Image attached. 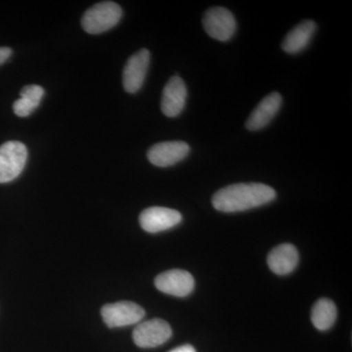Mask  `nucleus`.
<instances>
[{"instance_id": "10", "label": "nucleus", "mask_w": 352, "mask_h": 352, "mask_svg": "<svg viewBox=\"0 0 352 352\" xmlns=\"http://www.w3.org/2000/svg\"><path fill=\"white\" fill-rule=\"evenodd\" d=\"M189 145L183 141H168L157 143L147 153L150 163L160 168L173 166L188 156Z\"/></svg>"}, {"instance_id": "11", "label": "nucleus", "mask_w": 352, "mask_h": 352, "mask_svg": "<svg viewBox=\"0 0 352 352\" xmlns=\"http://www.w3.org/2000/svg\"><path fill=\"white\" fill-rule=\"evenodd\" d=\"M187 98V87L180 76H175L164 88L161 109L164 115L175 118L182 113Z\"/></svg>"}, {"instance_id": "2", "label": "nucleus", "mask_w": 352, "mask_h": 352, "mask_svg": "<svg viewBox=\"0 0 352 352\" xmlns=\"http://www.w3.org/2000/svg\"><path fill=\"white\" fill-rule=\"evenodd\" d=\"M122 10L119 4L103 1L94 4L83 14V30L90 34H99L112 29L122 19Z\"/></svg>"}, {"instance_id": "15", "label": "nucleus", "mask_w": 352, "mask_h": 352, "mask_svg": "<svg viewBox=\"0 0 352 352\" xmlns=\"http://www.w3.org/2000/svg\"><path fill=\"white\" fill-rule=\"evenodd\" d=\"M337 307L328 298L317 300L312 307L311 322L314 327L320 331L329 330L337 319Z\"/></svg>"}, {"instance_id": "14", "label": "nucleus", "mask_w": 352, "mask_h": 352, "mask_svg": "<svg viewBox=\"0 0 352 352\" xmlns=\"http://www.w3.org/2000/svg\"><path fill=\"white\" fill-rule=\"evenodd\" d=\"M316 24L311 20H305L291 30L282 41V50L289 54H296L307 47L314 32Z\"/></svg>"}, {"instance_id": "16", "label": "nucleus", "mask_w": 352, "mask_h": 352, "mask_svg": "<svg viewBox=\"0 0 352 352\" xmlns=\"http://www.w3.org/2000/svg\"><path fill=\"white\" fill-rule=\"evenodd\" d=\"M20 94L22 98L28 99V100L39 106L44 95V89L41 85H25L21 90Z\"/></svg>"}, {"instance_id": "8", "label": "nucleus", "mask_w": 352, "mask_h": 352, "mask_svg": "<svg viewBox=\"0 0 352 352\" xmlns=\"http://www.w3.org/2000/svg\"><path fill=\"white\" fill-rule=\"evenodd\" d=\"M155 286L166 295L184 298L193 292L195 281L188 271L171 270L157 276Z\"/></svg>"}, {"instance_id": "18", "label": "nucleus", "mask_w": 352, "mask_h": 352, "mask_svg": "<svg viewBox=\"0 0 352 352\" xmlns=\"http://www.w3.org/2000/svg\"><path fill=\"white\" fill-rule=\"evenodd\" d=\"M12 55V50L9 47H0V66L6 63L7 60Z\"/></svg>"}, {"instance_id": "12", "label": "nucleus", "mask_w": 352, "mask_h": 352, "mask_svg": "<svg viewBox=\"0 0 352 352\" xmlns=\"http://www.w3.org/2000/svg\"><path fill=\"white\" fill-rule=\"evenodd\" d=\"M282 105V96L278 92H272L264 97L258 105L252 111L245 122V127L251 131L264 129L274 119Z\"/></svg>"}, {"instance_id": "17", "label": "nucleus", "mask_w": 352, "mask_h": 352, "mask_svg": "<svg viewBox=\"0 0 352 352\" xmlns=\"http://www.w3.org/2000/svg\"><path fill=\"white\" fill-rule=\"evenodd\" d=\"M38 106L32 102L28 100V99L22 98L18 99L15 101L13 105L14 113L18 116V117L25 118L28 116L31 115Z\"/></svg>"}, {"instance_id": "7", "label": "nucleus", "mask_w": 352, "mask_h": 352, "mask_svg": "<svg viewBox=\"0 0 352 352\" xmlns=\"http://www.w3.org/2000/svg\"><path fill=\"white\" fill-rule=\"evenodd\" d=\"M182 215L173 208L152 207L146 208L139 217L143 230L149 233H159L168 230L182 222Z\"/></svg>"}, {"instance_id": "9", "label": "nucleus", "mask_w": 352, "mask_h": 352, "mask_svg": "<svg viewBox=\"0 0 352 352\" xmlns=\"http://www.w3.org/2000/svg\"><path fill=\"white\" fill-rule=\"evenodd\" d=\"M150 52L141 50L127 60L122 73V85L129 94H136L144 83L150 65Z\"/></svg>"}, {"instance_id": "13", "label": "nucleus", "mask_w": 352, "mask_h": 352, "mask_svg": "<svg viewBox=\"0 0 352 352\" xmlns=\"http://www.w3.org/2000/svg\"><path fill=\"white\" fill-rule=\"evenodd\" d=\"M268 266L277 275L293 272L298 263V252L295 245L282 244L274 248L268 254Z\"/></svg>"}, {"instance_id": "19", "label": "nucleus", "mask_w": 352, "mask_h": 352, "mask_svg": "<svg viewBox=\"0 0 352 352\" xmlns=\"http://www.w3.org/2000/svg\"><path fill=\"white\" fill-rule=\"evenodd\" d=\"M170 352H197L194 346L191 344H184V346L176 347V349H171Z\"/></svg>"}, {"instance_id": "3", "label": "nucleus", "mask_w": 352, "mask_h": 352, "mask_svg": "<svg viewBox=\"0 0 352 352\" xmlns=\"http://www.w3.org/2000/svg\"><path fill=\"white\" fill-rule=\"evenodd\" d=\"M28 149L19 141H8L0 146V183L16 179L27 164Z\"/></svg>"}, {"instance_id": "5", "label": "nucleus", "mask_w": 352, "mask_h": 352, "mask_svg": "<svg viewBox=\"0 0 352 352\" xmlns=\"http://www.w3.org/2000/svg\"><path fill=\"white\" fill-rule=\"evenodd\" d=\"M203 25L210 38L219 41H228L232 38L237 29L235 17L224 7L208 9L204 15Z\"/></svg>"}, {"instance_id": "1", "label": "nucleus", "mask_w": 352, "mask_h": 352, "mask_svg": "<svg viewBox=\"0 0 352 352\" xmlns=\"http://www.w3.org/2000/svg\"><path fill=\"white\" fill-rule=\"evenodd\" d=\"M276 198V191L263 183H238L219 190L212 206L221 212H238L266 205Z\"/></svg>"}, {"instance_id": "4", "label": "nucleus", "mask_w": 352, "mask_h": 352, "mask_svg": "<svg viewBox=\"0 0 352 352\" xmlns=\"http://www.w3.org/2000/svg\"><path fill=\"white\" fill-rule=\"evenodd\" d=\"M101 314L109 328L126 327L142 320L145 310L135 302H119L104 305Z\"/></svg>"}, {"instance_id": "6", "label": "nucleus", "mask_w": 352, "mask_h": 352, "mask_svg": "<svg viewBox=\"0 0 352 352\" xmlns=\"http://www.w3.org/2000/svg\"><path fill=\"white\" fill-rule=\"evenodd\" d=\"M173 335L170 324L163 319L155 318L142 322L134 329L133 338L136 346L142 349H152L168 342Z\"/></svg>"}]
</instances>
